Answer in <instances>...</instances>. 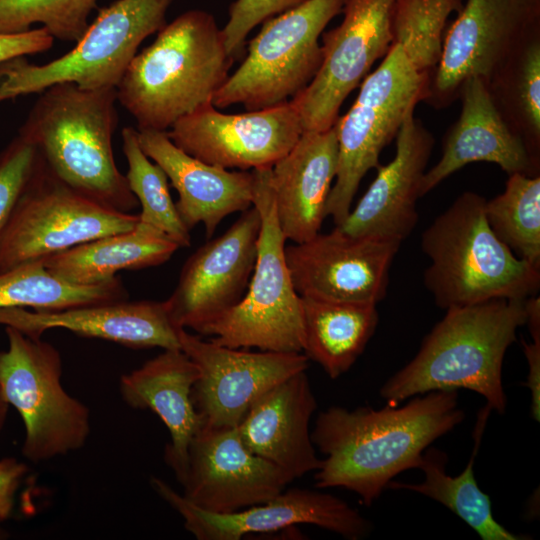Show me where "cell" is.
Returning <instances> with one entry per match:
<instances>
[{
	"label": "cell",
	"instance_id": "cell-30",
	"mask_svg": "<svg viewBox=\"0 0 540 540\" xmlns=\"http://www.w3.org/2000/svg\"><path fill=\"white\" fill-rule=\"evenodd\" d=\"M488 87L505 122L540 163V28L511 52Z\"/></svg>",
	"mask_w": 540,
	"mask_h": 540
},
{
	"label": "cell",
	"instance_id": "cell-26",
	"mask_svg": "<svg viewBox=\"0 0 540 540\" xmlns=\"http://www.w3.org/2000/svg\"><path fill=\"white\" fill-rule=\"evenodd\" d=\"M198 377V367L181 349H164L119 382L128 406L153 411L167 427L170 443L164 459L178 482L185 473L189 444L202 424L192 401Z\"/></svg>",
	"mask_w": 540,
	"mask_h": 540
},
{
	"label": "cell",
	"instance_id": "cell-25",
	"mask_svg": "<svg viewBox=\"0 0 540 540\" xmlns=\"http://www.w3.org/2000/svg\"><path fill=\"white\" fill-rule=\"evenodd\" d=\"M338 165L335 126L303 132L270 174L276 217L286 240L302 243L318 233Z\"/></svg>",
	"mask_w": 540,
	"mask_h": 540
},
{
	"label": "cell",
	"instance_id": "cell-4",
	"mask_svg": "<svg viewBox=\"0 0 540 540\" xmlns=\"http://www.w3.org/2000/svg\"><path fill=\"white\" fill-rule=\"evenodd\" d=\"M526 323L525 300L495 299L454 307L425 337L416 356L380 390L388 405L436 390L468 389L503 414L502 367L517 329Z\"/></svg>",
	"mask_w": 540,
	"mask_h": 540
},
{
	"label": "cell",
	"instance_id": "cell-34",
	"mask_svg": "<svg viewBox=\"0 0 540 540\" xmlns=\"http://www.w3.org/2000/svg\"><path fill=\"white\" fill-rule=\"evenodd\" d=\"M462 6L463 0H394L392 45H400L413 66L430 77L442 54L448 18Z\"/></svg>",
	"mask_w": 540,
	"mask_h": 540
},
{
	"label": "cell",
	"instance_id": "cell-35",
	"mask_svg": "<svg viewBox=\"0 0 540 540\" xmlns=\"http://www.w3.org/2000/svg\"><path fill=\"white\" fill-rule=\"evenodd\" d=\"M97 0H0V32L21 33L41 24L63 41L77 42Z\"/></svg>",
	"mask_w": 540,
	"mask_h": 540
},
{
	"label": "cell",
	"instance_id": "cell-17",
	"mask_svg": "<svg viewBox=\"0 0 540 540\" xmlns=\"http://www.w3.org/2000/svg\"><path fill=\"white\" fill-rule=\"evenodd\" d=\"M241 213L224 234L199 247L182 267L176 288L165 300L177 327L202 334L243 298L255 265L261 217L255 206Z\"/></svg>",
	"mask_w": 540,
	"mask_h": 540
},
{
	"label": "cell",
	"instance_id": "cell-11",
	"mask_svg": "<svg viewBox=\"0 0 540 540\" xmlns=\"http://www.w3.org/2000/svg\"><path fill=\"white\" fill-rule=\"evenodd\" d=\"M138 214L109 209L37 171L0 232V272L136 227Z\"/></svg>",
	"mask_w": 540,
	"mask_h": 540
},
{
	"label": "cell",
	"instance_id": "cell-6",
	"mask_svg": "<svg viewBox=\"0 0 540 540\" xmlns=\"http://www.w3.org/2000/svg\"><path fill=\"white\" fill-rule=\"evenodd\" d=\"M252 173L253 206L261 217L254 269L243 298L202 335L213 336L212 342L231 348L303 352L302 300L285 258L286 239L276 217L271 167Z\"/></svg>",
	"mask_w": 540,
	"mask_h": 540
},
{
	"label": "cell",
	"instance_id": "cell-41",
	"mask_svg": "<svg viewBox=\"0 0 540 540\" xmlns=\"http://www.w3.org/2000/svg\"><path fill=\"white\" fill-rule=\"evenodd\" d=\"M8 408H9V404L5 400L0 389V431L3 429L5 425L7 414H8Z\"/></svg>",
	"mask_w": 540,
	"mask_h": 540
},
{
	"label": "cell",
	"instance_id": "cell-1",
	"mask_svg": "<svg viewBox=\"0 0 540 540\" xmlns=\"http://www.w3.org/2000/svg\"><path fill=\"white\" fill-rule=\"evenodd\" d=\"M465 418L457 390L420 394L405 405L319 413L311 440L326 458L317 488L342 487L370 506L398 474L418 468L424 451Z\"/></svg>",
	"mask_w": 540,
	"mask_h": 540
},
{
	"label": "cell",
	"instance_id": "cell-36",
	"mask_svg": "<svg viewBox=\"0 0 540 540\" xmlns=\"http://www.w3.org/2000/svg\"><path fill=\"white\" fill-rule=\"evenodd\" d=\"M39 163L37 149L19 135L0 153V232Z\"/></svg>",
	"mask_w": 540,
	"mask_h": 540
},
{
	"label": "cell",
	"instance_id": "cell-19",
	"mask_svg": "<svg viewBox=\"0 0 540 540\" xmlns=\"http://www.w3.org/2000/svg\"><path fill=\"white\" fill-rule=\"evenodd\" d=\"M293 479L251 452L237 427L200 428L188 447L182 496L216 514L233 513L271 500Z\"/></svg>",
	"mask_w": 540,
	"mask_h": 540
},
{
	"label": "cell",
	"instance_id": "cell-12",
	"mask_svg": "<svg viewBox=\"0 0 540 540\" xmlns=\"http://www.w3.org/2000/svg\"><path fill=\"white\" fill-rule=\"evenodd\" d=\"M394 0H346L343 19L323 34L321 65L308 86L290 101L303 132L324 131L338 119L341 105L392 46Z\"/></svg>",
	"mask_w": 540,
	"mask_h": 540
},
{
	"label": "cell",
	"instance_id": "cell-40",
	"mask_svg": "<svg viewBox=\"0 0 540 540\" xmlns=\"http://www.w3.org/2000/svg\"><path fill=\"white\" fill-rule=\"evenodd\" d=\"M532 343L523 341L524 354L528 363L526 386L531 391V412L533 418L540 419V338H532Z\"/></svg>",
	"mask_w": 540,
	"mask_h": 540
},
{
	"label": "cell",
	"instance_id": "cell-16",
	"mask_svg": "<svg viewBox=\"0 0 540 540\" xmlns=\"http://www.w3.org/2000/svg\"><path fill=\"white\" fill-rule=\"evenodd\" d=\"M151 486L198 540H240L248 534L276 532L297 524H313L349 540L363 539L372 530V524L357 509L315 490L285 489L267 502L216 514L196 507L159 478L153 477Z\"/></svg>",
	"mask_w": 540,
	"mask_h": 540
},
{
	"label": "cell",
	"instance_id": "cell-3",
	"mask_svg": "<svg viewBox=\"0 0 540 540\" xmlns=\"http://www.w3.org/2000/svg\"><path fill=\"white\" fill-rule=\"evenodd\" d=\"M235 59L212 14L189 10L166 23L138 52L116 87L137 130H169L212 103Z\"/></svg>",
	"mask_w": 540,
	"mask_h": 540
},
{
	"label": "cell",
	"instance_id": "cell-14",
	"mask_svg": "<svg viewBox=\"0 0 540 540\" xmlns=\"http://www.w3.org/2000/svg\"><path fill=\"white\" fill-rule=\"evenodd\" d=\"M178 337L180 349L199 370L192 401L205 429L237 427L264 393L308 367L302 352L240 350L204 341L184 328Z\"/></svg>",
	"mask_w": 540,
	"mask_h": 540
},
{
	"label": "cell",
	"instance_id": "cell-2",
	"mask_svg": "<svg viewBox=\"0 0 540 540\" xmlns=\"http://www.w3.org/2000/svg\"><path fill=\"white\" fill-rule=\"evenodd\" d=\"M18 135L30 142L58 181L109 209L139 205L114 159L118 125L116 88L54 84L39 93Z\"/></svg>",
	"mask_w": 540,
	"mask_h": 540
},
{
	"label": "cell",
	"instance_id": "cell-15",
	"mask_svg": "<svg viewBox=\"0 0 540 540\" xmlns=\"http://www.w3.org/2000/svg\"><path fill=\"white\" fill-rule=\"evenodd\" d=\"M303 128L291 101L226 114L212 103L179 119L168 131L187 154L211 165L240 170L272 167L296 144Z\"/></svg>",
	"mask_w": 540,
	"mask_h": 540
},
{
	"label": "cell",
	"instance_id": "cell-31",
	"mask_svg": "<svg viewBox=\"0 0 540 540\" xmlns=\"http://www.w3.org/2000/svg\"><path fill=\"white\" fill-rule=\"evenodd\" d=\"M126 299L127 290L118 277L94 285L72 284L49 273L41 262L0 272V309L55 311Z\"/></svg>",
	"mask_w": 540,
	"mask_h": 540
},
{
	"label": "cell",
	"instance_id": "cell-38",
	"mask_svg": "<svg viewBox=\"0 0 540 540\" xmlns=\"http://www.w3.org/2000/svg\"><path fill=\"white\" fill-rule=\"evenodd\" d=\"M54 38L43 28L21 33L0 32V64L9 60L42 53L53 46Z\"/></svg>",
	"mask_w": 540,
	"mask_h": 540
},
{
	"label": "cell",
	"instance_id": "cell-24",
	"mask_svg": "<svg viewBox=\"0 0 540 540\" xmlns=\"http://www.w3.org/2000/svg\"><path fill=\"white\" fill-rule=\"evenodd\" d=\"M316 409L306 371H301L264 393L246 412L237 430L251 452L294 480L321 466L309 430Z\"/></svg>",
	"mask_w": 540,
	"mask_h": 540
},
{
	"label": "cell",
	"instance_id": "cell-7",
	"mask_svg": "<svg viewBox=\"0 0 540 540\" xmlns=\"http://www.w3.org/2000/svg\"><path fill=\"white\" fill-rule=\"evenodd\" d=\"M174 0H117L101 9L75 47L43 65L24 57L0 64V102L58 83L116 88L140 44L166 24Z\"/></svg>",
	"mask_w": 540,
	"mask_h": 540
},
{
	"label": "cell",
	"instance_id": "cell-18",
	"mask_svg": "<svg viewBox=\"0 0 540 540\" xmlns=\"http://www.w3.org/2000/svg\"><path fill=\"white\" fill-rule=\"evenodd\" d=\"M401 242L351 236L338 227L285 247L300 296L377 304L387 292L389 270Z\"/></svg>",
	"mask_w": 540,
	"mask_h": 540
},
{
	"label": "cell",
	"instance_id": "cell-29",
	"mask_svg": "<svg viewBox=\"0 0 540 540\" xmlns=\"http://www.w3.org/2000/svg\"><path fill=\"white\" fill-rule=\"evenodd\" d=\"M490 412L491 409L485 406L477 417L473 451L467 466L459 475L452 477L447 474V455L429 447L424 451L418 466L424 473L423 481L417 484L391 481L388 488L413 491L441 503L483 540L529 539L508 531L496 521L489 495L481 491L474 477V462Z\"/></svg>",
	"mask_w": 540,
	"mask_h": 540
},
{
	"label": "cell",
	"instance_id": "cell-8",
	"mask_svg": "<svg viewBox=\"0 0 540 540\" xmlns=\"http://www.w3.org/2000/svg\"><path fill=\"white\" fill-rule=\"evenodd\" d=\"M429 76L419 72L398 44L360 84L351 108L334 126L338 165L326 216L340 225L366 173L377 168L382 150L396 138L409 114L427 95Z\"/></svg>",
	"mask_w": 540,
	"mask_h": 540
},
{
	"label": "cell",
	"instance_id": "cell-28",
	"mask_svg": "<svg viewBox=\"0 0 540 540\" xmlns=\"http://www.w3.org/2000/svg\"><path fill=\"white\" fill-rule=\"evenodd\" d=\"M303 352L336 379L364 351L378 324L377 304L301 296Z\"/></svg>",
	"mask_w": 540,
	"mask_h": 540
},
{
	"label": "cell",
	"instance_id": "cell-37",
	"mask_svg": "<svg viewBox=\"0 0 540 540\" xmlns=\"http://www.w3.org/2000/svg\"><path fill=\"white\" fill-rule=\"evenodd\" d=\"M306 0H235L229 8L222 34L228 53L236 60L245 53L248 34L267 19L294 8Z\"/></svg>",
	"mask_w": 540,
	"mask_h": 540
},
{
	"label": "cell",
	"instance_id": "cell-32",
	"mask_svg": "<svg viewBox=\"0 0 540 540\" xmlns=\"http://www.w3.org/2000/svg\"><path fill=\"white\" fill-rule=\"evenodd\" d=\"M494 234L520 259L540 268V176L510 174L504 191L486 200Z\"/></svg>",
	"mask_w": 540,
	"mask_h": 540
},
{
	"label": "cell",
	"instance_id": "cell-22",
	"mask_svg": "<svg viewBox=\"0 0 540 540\" xmlns=\"http://www.w3.org/2000/svg\"><path fill=\"white\" fill-rule=\"evenodd\" d=\"M0 325L37 338L49 329L62 328L133 349H180V327L172 321L166 301L126 299L55 311L3 308Z\"/></svg>",
	"mask_w": 540,
	"mask_h": 540
},
{
	"label": "cell",
	"instance_id": "cell-23",
	"mask_svg": "<svg viewBox=\"0 0 540 540\" xmlns=\"http://www.w3.org/2000/svg\"><path fill=\"white\" fill-rule=\"evenodd\" d=\"M143 152L158 164L178 193L175 203L188 230L203 224L211 238L228 215L253 206V173L205 163L177 147L167 131L137 130Z\"/></svg>",
	"mask_w": 540,
	"mask_h": 540
},
{
	"label": "cell",
	"instance_id": "cell-33",
	"mask_svg": "<svg viewBox=\"0 0 540 540\" xmlns=\"http://www.w3.org/2000/svg\"><path fill=\"white\" fill-rule=\"evenodd\" d=\"M121 137L122 150L128 163L125 176L141 206L139 221L162 232L180 248L189 247L190 230L181 220L172 200L167 175L141 149L137 129L123 128Z\"/></svg>",
	"mask_w": 540,
	"mask_h": 540
},
{
	"label": "cell",
	"instance_id": "cell-27",
	"mask_svg": "<svg viewBox=\"0 0 540 540\" xmlns=\"http://www.w3.org/2000/svg\"><path fill=\"white\" fill-rule=\"evenodd\" d=\"M179 248L162 232L138 221L129 231L81 243L40 262L66 282L94 285L116 278L119 271L161 265Z\"/></svg>",
	"mask_w": 540,
	"mask_h": 540
},
{
	"label": "cell",
	"instance_id": "cell-5",
	"mask_svg": "<svg viewBox=\"0 0 540 540\" xmlns=\"http://www.w3.org/2000/svg\"><path fill=\"white\" fill-rule=\"evenodd\" d=\"M486 199L464 192L422 233L430 264L424 285L442 309L495 299L526 300L540 288V268L517 257L490 228Z\"/></svg>",
	"mask_w": 540,
	"mask_h": 540
},
{
	"label": "cell",
	"instance_id": "cell-21",
	"mask_svg": "<svg viewBox=\"0 0 540 540\" xmlns=\"http://www.w3.org/2000/svg\"><path fill=\"white\" fill-rule=\"evenodd\" d=\"M458 97L461 99L459 118L444 138L441 158L424 174L421 197L473 162L497 164L508 175H539L540 163L505 122L484 79H466Z\"/></svg>",
	"mask_w": 540,
	"mask_h": 540
},
{
	"label": "cell",
	"instance_id": "cell-10",
	"mask_svg": "<svg viewBox=\"0 0 540 540\" xmlns=\"http://www.w3.org/2000/svg\"><path fill=\"white\" fill-rule=\"evenodd\" d=\"M0 389L25 427L23 456L40 463L81 449L90 434V411L62 385L59 350L41 337L5 326Z\"/></svg>",
	"mask_w": 540,
	"mask_h": 540
},
{
	"label": "cell",
	"instance_id": "cell-13",
	"mask_svg": "<svg viewBox=\"0 0 540 540\" xmlns=\"http://www.w3.org/2000/svg\"><path fill=\"white\" fill-rule=\"evenodd\" d=\"M540 28V0H466L446 30L424 101L436 108L459 96L463 82L487 83L511 52Z\"/></svg>",
	"mask_w": 540,
	"mask_h": 540
},
{
	"label": "cell",
	"instance_id": "cell-20",
	"mask_svg": "<svg viewBox=\"0 0 540 540\" xmlns=\"http://www.w3.org/2000/svg\"><path fill=\"white\" fill-rule=\"evenodd\" d=\"M434 137L414 113L396 135V153L377 175L357 205L338 226L351 236L402 242L418 223L417 200L434 147Z\"/></svg>",
	"mask_w": 540,
	"mask_h": 540
},
{
	"label": "cell",
	"instance_id": "cell-39",
	"mask_svg": "<svg viewBox=\"0 0 540 540\" xmlns=\"http://www.w3.org/2000/svg\"><path fill=\"white\" fill-rule=\"evenodd\" d=\"M27 473L28 467L16 458L0 460V522L11 516L16 494Z\"/></svg>",
	"mask_w": 540,
	"mask_h": 540
},
{
	"label": "cell",
	"instance_id": "cell-9",
	"mask_svg": "<svg viewBox=\"0 0 540 540\" xmlns=\"http://www.w3.org/2000/svg\"><path fill=\"white\" fill-rule=\"evenodd\" d=\"M346 0H306L263 22L247 55L213 97L216 108L248 111L288 102L302 92L322 61L320 35Z\"/></svg>",
	"mask_w": 540,
	"mask_h": 540
}]
</instances>
